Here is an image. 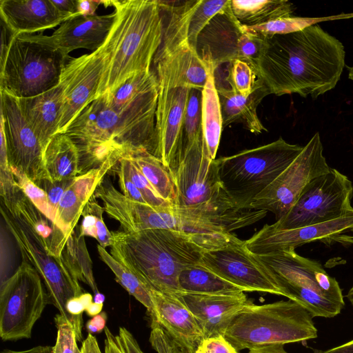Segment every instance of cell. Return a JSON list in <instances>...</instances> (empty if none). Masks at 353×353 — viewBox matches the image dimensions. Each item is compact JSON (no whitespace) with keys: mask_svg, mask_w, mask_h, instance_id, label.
I'll list each match as a JSON object with an SVG mask.
<instances>
[{"mask_svg":"<svg viewBox=\"0 0 353 353\" xmlns=\"http://www.w3.org/2000/svg\"><path fill=\"white\" fill-rule=\"evenodd\" d=\"M74 178L69 180L53 181L50 178H43L35 182L47 194L48 201L56 212L57 205Z\"/></svg>","mask_w":353,"mask_h":353,"instance_id":"43","label":"cell"},{"mask_svg":"<svg viewBox=\"0 0 353 353\" xmlns=\"http://www.w3.org/2000/svg\"><path fill=\"white\" fill-rule=\"evenodd\" d=\"M303 148L282 137L255 148L216 159L222 186L241 209H253L254 199L265 190Z\"/></svg>","mask_w":353,"mask_h":353,"instance_id":"5","label":"cell"},{"mask_svg":"<svg viewBox=\"0 0 353 353\" xmlns=\"http://www.w3.org/2000/svg\"><path fill=\"white\" fill-rule=\"evenodd\" d=\"M282 286L290 294V299L302 305L312 318H333L339 315L345 306V302L329 298L314 290L288 283H283Z\"/></svg>","mask_w":353,"mask_h":353,"instance_id":"34","label":"cell"},{"mask_svg":"<svg viewBox=\"0 0 353 353\" xmlns=\"http://www.w3.org/2000/svg\"><path fill=\"white\" fill-rule=\"evenodd\" d=\"M231 10L243 26H255L292 16L293 4L287 0H231Z\"/></svg>","mask_w":353,"mask_h":353,"instance_id":"29","label":"cell"},{"mask_svg":"<svg viewBox=\"0 0 353 353\" xmlns=\"http://www.w3.org/2000/svg\"><path fill=\"white\" fill-rule=\"evenodd\" d=\"M312 353H353V339L336 347L325 350L314 351Z\"/></svg>","mask_w":353,"mask_h":353,"instance_id":"54","label":"cell"},{"mask_svg":"<svg viewBox=\"0 0 353 353\" xmlns=\"http://www.w3.org/2000/svg\"><path fill=\"white\" fill-rule=\"evenodd\" d=\"M100 259L110 268L117 281L146 309L150 319L154 316V308L148 288L130 269L116 260L105 248L97 245Z\"/></svg>","mask_w":353,"mask_h":353,"instance_id":"32","label":"cell"},{"mask_svg":"<svg viewBox=\"0 0 353 353\" xmlns=\"http://www.w3.org/2000/svg\"><path fill=\"white\" fill-rule=\"evenodd\" d=\"M348 69V78L353 81V66L347 67Z\"/></svg>","mask_w":353,"mask_h":353,"instance_id":"60","label":"cell"},{"mask_svg":"<svg viewBox=\"0 0 353 353\" xmlns=\"http://www.w3.org/2000/svg\"><path fill=\"white\" fill-rule=\"evenodd\" d=\"M121 156L108 159L99 168L74 178L63 194L56 210L55 225L69 237L74 231L83 210L105 174L118 163Z\"/></svg>","mask_w":353,"mask_h":353,"instance_id":"23","label":"cell"},{"mask_svg":"<svg viewBox=\"0 0 353 353\" xmlns=\"http://www.w3.org/2000/svg\"><path fill=\"white\" fill-rule=\"evenodd\" d=\"M123 156L138 168L161 198L174 205L176 189L173 176L161 160L145 150L134 151Z\"/></svg>","mask_w":353,"mask_h":353,"instance_id":"31","label":"cell"},{"mask_svg":"<svg viewBox=\"0 0 353 353\" xmlns=\"http://www.w3.org/2000/svg\"><path fill=\"white\" fill-rule=\"evenodd\" d=\"M104 301H105V296L102 293L99 292L98 293L94 294V303H98V304H103Z\"/></svg>","mask_w":353,"mask_h":353,"instance_id":"58","label":"cell"},{"mask_svg":"<svg viewBox=\"0 0 353 353\" xmlns=\"http://www.w3.org/2000/svg\"><path fill=\"white\" fill-rule=\"evenodd\" d=\"M199 263L244 292H260L283 296L288 292L274 274L239 240L224 247L205 250Z\"/></svg>","mask_w":353,"mask_h":353,"instance_id":"14","label":"cell"},{"mask_svg":"<svg viewBox=\"0 0 353 353\" xmlns=\"http://www.w3.org/2000/svg\"><path fill=\"white\" fill-rule=\"evenodd\" d=\"M114 18V12L106 15H78L61 23L52 35L39 34L35 37L65 56L79 48L94 52L105 42Z\"/></svg>","mask_w":353,"mask_h":353,"instance_id":"22","label":"cell"},{"mask_svg":"<svg viewBox=\"0 0 353 353\" xmlns=\"http://www.w3.org/2000/svg\"><path fill=\"white\" fill-rule=\"evenodd\" d=\"M1 353H53L52 347L39 345L25 350H3Z\"/></svg>","mask_w":353,"mask_h":353,"instance_id":"56","label":"cell"},{"mask_svg":"<svg viewBox=\"0 0 353 353\" xmlns=\"http://www.w3.org/2000/svg\"><path fill=\"white\" fill-rule=\"evenodd\" d=\"M346 296H347V299L349 300L350 304L353 307V285L350 288Z\"/></svg>","mask_w":353,"mask_h":353,"instance_id":"59","label":"cell"},{"mask_svg":"<svg viewBox=\"0 0 353 353\" xmlns=\"http://www.w3.org/2000/svg\"><path fill=\"white\" fill-rule=\"evenodd\" d=\"M106 63L104 43L90 54L68 59L59 82L63 107L58 134L65 133L83 110L97 98Z\"/></svg>","mask_w":353,"mask_h":353,"instance_id":"17","label":"cell"},{"mask_svg":"<svg viewBox=\"0 0 353 353\" xmlns=\"http://www.w3.org/2000/svg\"><path fill=\"white\" fill-rule=\"evenodd\" d=\"M107 321V314L105 312H101L99 314L93 316L85 323V327L90 334H96L101 332L105 330Z\"/></svg>","mask_w":353,"mask_h":353,"instance_id":"50","label":"cell"},{"mask_svg":"<svg viewBox=\"0 0 353 353\" xmlns=\"http://www.w3.org/2000/svg\"><path fill=\"white\" fill-rule=\"evenodd\" d=\"M79 154V175L101 166L110 157L129 150L126 130L117 112L104 96L87 105L65 133Z\"/></svg>","mask_w":353,"mask_h":353,"instance_id":"9","label":"cell"},{"mask_svg":"<svg viewBox=\"0 0 353 353\" xmlns=\"http://www.w3.org/2000/svg\"><path fill=\"white\" fill-rule=\"evenodd\" d=\"M353 183L335 168L311 181L288 213L272 225L292 230L340 218L353 210Z\"/></svg>","mask_w":353,"mask_h":353,"instance_id":"11","label":"cell"},{"mask_svg":"<svg viewBox=\"0 0 353 353\" xmlns=\"http://www.w3.org/2000/svg\"><path fill=\"white\" fill-rule=\"evenodd\" d=\"M312 319L302 305L290 299L253 303L234 319L224 336L238 352L305 342L318 336Z\"/></svg>","mask_w":353,"mask_h":353,"instance_id":"4","label":"cell"},{"mask_svg":"<svg viewBox=\"0 0 353 353\" xmlns=\"http://www.w3.org/2000/svg\"><path fill=\"white\" fill-rule=\"evenodd\" d=\"M56 8L68 17H73L79 15L78 12V0H51Z\"/></svg>","mask_w":353,"mask_h":353,"instance_id":"49","label":"cell"},{"mask_svg":"<svg viewBox=\"0 0 353 353\" xmlns=\"http://www.w3.org/2000/svg\"><path fill=\"white\" fill-rule=\"evenodd\" d=\"M330 168L316 132L291 164L254 199L251 208L271 212L276 221L288 213L307 184Z\"/></svg>","mask_w":353,"mask_h":353,"instance_id":"12","label":"cell"},{"mask_svg":"<svg viewBox=\"0 0 353 353\" xmlns=\"http://www.w3.org/2000/svg\"><path fill=\"white\" fill-rule=\"evenodd\" d=\"M154 308L151 322H157L181 353H196L205 339L196 318L178 294L163 293L148 288Z\"/></svg>","mask_w":353,"mask_h":353,"instance_id":"20","label":"cell"},{"mask_svg":"<svg viewBox=\"0 0 353 353\" xmlns=\"http://www.w3.org/2000/svg\"><path fill=\"white\" fill-rule=\"evenodd\" d=\"M347 232H353V210L340 218L296 229L281 230L266 224L245 244L256 255L295 250L311 242L350 246L353 245V236L345 234Z\"/></svg>","mask_w":353,"mask_h":353,"instance_id":"16","label":"cell"},{"mask_svg":"<svg viewBox=\"0 0 353 353\" xmlns=\"http://www.w3.org/2000/svg\"><path fill=\"white\" fill-rule=\"evenodd\" d=\"M263 41L244 30L233 14L230 5L200 32L196 51L206 68L214 72L222 65L238 59L249 63L256 74Z\"/></svg>","mask_w":353,"mask_h":353,"instance_id":"13","label":"cell"},{"mask_svg":"<svg viewBox=\"0 0 353 353\" xmlns=\"http://www.w3.org/2000/svg\"><path fill=\"white\" fill-rule=\"evenodd\" d=\"M104 212V208L92 196L83 210L81 215L83 219L80 226L79 235L92 237L98 241L99 245L105 248L111 246L112 235L103 221Z\"/></svg>","mask_w":353,"mask_h":353,"instance_id":"36","label":"cell"},{"mask_svg":"<svg viewBox=\"0 0 353 353\" xmlns=\"http://www.w3.org/2000/svg\"><path fill=\"white\" fill-rule=\"evenodd\" d=\"M215 85L219 98L223 128L234 123H241L256 134L267 131L258 117L256 109L263 99L270 92L259 78L256 80L253 91L248 97L238 93L230 84L227 86L221 83H215Z\"/></svg>","mask_w":353,"mask_h":353,"instance_id":"25","label":"cell"},{"mask_svg":"<svg viewBox=\"0 0 353 353\" xmlns=\"http://www.w3.org/2000/svg\"><path fill=\"white\" fill-rule=\"evenodd\" d=\"M256 256L281 286L283 283L297 285L345 302L336 279L330 276L319 262L299 255L294 249Z\"/></svg>","mask_w":353,"mask_h":353,"instance_id":"19","label":"cell"},{"mask_svg":"<svg viewBox=\"0 0 353 353\" xmlns=\"http://www.w3.org/2000/svg\"><path fill=\"white\" fill-rule=\"evenodd\" d=\"M231 0H199L190 16L188 37L190 45L196 50L200 32L218 14L228 10Z\"/></svg>","mask_w":353,"mask_h":353,"instance_id":"37","label":"cell"},{"mask_svg":"<svg viewBox=\"0 0 353 353\" xmlns=\"http://www.w3.org/2000/svg\"><path fill=\"white\" fill-rule=\"evenodd\" d=\"M190 88L159 85L156 111V157L174 173L183 153V122Z\"/></svg>","mask_w":353,"mask_h":353,"instance_id":"18","label":"cell"},{"mask_svg":"<svg viewBox=\"0 0 353 353\" xmlns=\"http://www.w3.org/2000/svg\"><path fill=\"white\" fill-rule=\"evenodd\" d=\"M45 170L53 181L72 179L79 176V154L70 139L63 133L54 135L47 145L43 155Z\"/></svg>","mask_w":353,"mask_h":353,"instance_id":"27","label":"cell"},{"mask_svg":"<svg viewBox=\"0 0 353 353\" xmlns=\"http://www.w3.org/2000/svg\"><path fill=\"white\" fill-rule=\"evenodd\" d=\"M112 235L110 254L148 288L163 293L180 292V273L199 264L206 250L192 236L177 230H118Z\"/></svg>","mask_w":353,"mask_h":353,"instance_id":"3","label":"cell"},{"mask_svg":"<svg viewBox=\"0 0 353 353\" xmlns=\"http://www.w3.org/2000/svg\"><path fill=\"white\" fill-rule=\"evenodd\" d=\"M69 58L35 34L14 35L0 61V89L19 99L44 93L59 85Z\"/></svg>","mask_w":353,"mask_h":353,"instance_id":"8","label":"cell"},{"mask_svg":"<svg viewBox=\"0 0 353 353\" xmlns=\"http://www.w3.org/2000/svg\"><path fill=\"white\" fill-rule=\"evenodd\" d=\"M103 304L91 303L86 308L85 312L90 316H94L101 312Z\"/></svg>","mask_w":353,"mask_h":353,"instance_id":"57","label":"cell"},{"mask_svg":"<svg viewBox=\"0 0 353 353\" xmlns=\"http://www.w3.org/2000/svg\"><path fill=\"white\" fill-rule=\"evenodd\" d=\"M50 297L38 272L23 260L1 284L0 336L3 341L31 337Z\"/></svg>","mask_w":353,"mask_h":353,"instance_id":"10","label":"cell"},{"mask_svg":"<svg viewBox=\"0 0 353 353\" xmlns=\"http://www.w3.org/2000/svg\"><path fill=\"white\" fill-rule=\"evenodd\" d=\"M0 14L1 21L15 35L53 28L70 19L51 0H1Z\"/></svg>","mask_w":353,"mask_h":353,"instance_id":"24","label":"cell"},{"mask_svg":"<svg viewBox=\"0 0 353 353\" xmlns=\"http://www.w3.org/2000/svg\"><path fill=\"white\" fill-rule=\"evenodd\" d=\"M116 342L123 353H144L132 334L124 327H119Z\"/></svg>","mask_w":353,"mask_h":353,"instance_id":"47","label":"cell"},{"mask_svg":"<svg viewBox=\"0 0 353 353\" xmlns=\"http://www.w3.org/2000/svg\"><path fill=\"white\" fill-rule=\"evenodd\" d=\"M12 172L19 188L37 209L54 223L56 212L51 206L46 193L24 174Z\"/></svg>","mask_w":353,"mask_h":353,"instance_id":"41","label":"cell"},{"mask_svg":"<svg viewBox=\"0 0 353 353\" xmlns=\"http://www.w3.org/2000/svg\"><path fill=\"white\" fill-rule=\"evenodd\" d=\"M1 130L12 171L33 182L49 178L44 167L45 148L28 123L19 99L1 90Z\"/></svg>","mask_w":353,"mask_h":353,"instance_id":"15","label":"cell"},{"mask_svg":"<svg viewBox=\"0 0 353 353\" xmlns=\"http://www.w3.org/2000/svg\"><path fill=\"white\" fill-rule=\"evenodd\" d=\"M1 214L8 231L17 243L23 260L39 274L52 303L75 331L77 339H83V320L71 316L66 310L69 300L83 293L79 280L64 256L50 253L46 242L14 208L1 204Z\"/></svg>","mask_w":353,"mask_h":353,"instance_id":"7","label":"cell"},{"mask_svg":"<svg viewBox=\"0 0 353 353\" xmlns=\"http://www.w3.org/2000/svg\"><path fill=\"white\" fill-rule=\"evenodd\" d=\"M119 163L138 188L148 205L157 208L173 205L159 196L150 182L128 158L123 156Z\"/></svg>","mask_w":353,"mask_h":353,"instance_id":"39","label":"cell"},{"mask_svg":"<svg viewBox=\"0 0 353 353\" xmlns=\"http://www.w3.org/2000/svg\"><path fill=\"white\" fill-rule=\"evenodd\" d=\"M114 169L118 176V182L122 194L132 200L147 203L138 188L131 181L119 162Z\"/></svg>","mask_w":353,"mask_h":353,"instance_id":"46","label":"cell"},{"mask_svg":"<svg viewBox=\"0 0 353 353\" xmlns=\"http://www.w3.org/2000/svg\"><path fill=\"white\" fill-rule=\"evenodd\" d=\"M101 4V1L78 0V12L79 15H94L98 6Z\"/></svg>","mask_w":353,"mask_h":353,"instance_id":"51","label":"cell"},{"mask_svg":"<svg viewBox=\"0 0 353 353\" xmlns=\"http://www.w3.org/2000/svg\"><path fill=\"white\" fill-rule=\"evenodd\" d=\"M197 1H158L163 32L153 63L159 86L202 90L205 84L208 70L188 37L190 18Z\"/></svg>","mask_w":353,"mask_h":353,"instance_id":"6","label":"cell"},{"mask_svg":"<svg viewBox=\"0 0 353 353\" xmlns=\"http://www.w3.org/2000/svg\"><path fill=\"white\" fill-rule=\"evenodd\" d=\"M57 328L55 345L52 347L53 353H81L77 341L75 331L68 321L60 314L54 317Z\"/></svg>","mask_w":353,"mask_h":353,"instance_id":"42","label":"cell"},{"mask_svg":"<svg viewBox=\"0 0 353 353\" xmlns=\"http://www.w3.org/2000/svg\"><path fill=\"white\" fill-rule=\"evenodd\" d=\"M81 350V353H102L96 337L90 333L83 341Z\"/></svg>","mask_w":353,"mask_h":353,"instance_id":"52","label":"cell"},{"mask_svg":"<svg viewBox=\"0 0 353 353\" xmlns=\"http://www.w3.org/2000/svg\"><path fill=\"white\" fill-rule=\"evenodd\" d=\"M104 331L105 334V339L104 340V353H123L116 342L115 336L109 328L105 327Z\"/></svg>","mask_w":353,"mask_h":353,"instance_id":"53","label":"cell"},{"mask_svg":"<svg viewBox=\"0 0 353 353\" xmlns=\"http://www.w3.org/2000/svg\"><path fill=\"white\" fill-rule=\"evenodd\" d=\"M19 101L28 123L46 149L58 134L63 107L61 86L59 83L44 93Z\"/></svg>","mask_w":353,"mask_h":353,"instance_id":"26","label":"cell"},{"mask_svg":"<svg viewBox=\"0 0 353 353\" xmlns=\"http://www.w3.org/2000/svg\"><path fill=\"white\" fill-rule=\"evenodd\" d=\"M263 39L256 74L270 94H298L315 99L340 80L344 46L319 25Z\"/></svg>","mask_w":353,"mask_h":353,"instance_id":"1","label":"cell"},{"mask_svg":"<svg viewBox=\"0 0 353 353\" xmlns=\"http://www.w3.org/2000/svg\"><path fill=\"white\" fill-rule=\"evenodd\" d=\"M103 5L114 8L115 18L104 42L107 63L97 98L112 94L134 74L150 70L163 32L158 1H103Z\"/></svg>","mask_w":353,"mask_h":353,"instance_id":"2","label":"cell"},{"mask_svg":"<svg viewBox=\"0 0 353 353\" xmlns=\"http://www.w3.org/2000/svg\"><path fill=\"white\" fill-rule=\"evenodd\" d=\"M196 353H239L223 335L205 338Z\"/></svg>","mask_w":353,"mask_h":353,"instance_id":"45","label":"cell"},{"mask_svg":"<svg viewBox=\"0 0 353 353\" xmlns=\"http://www.w3.org/2000/svg\"><path fill=\"white\" fill-rule=\"evenodd\" d=\"M176 294L196 318L205 338L224 336L234 319L254 303L244 292L232 294Z\"/></svg>","mask_w":353,"mask_h":353,"instance_id":"21","label":"cell"},{"mask_svg":"<svg viewBox=\"0 0 353 353\" xmlns=\"http://www.w3.org/2000/svg\"><path fill=\"white\" fill-rule=\"evenodd\" d=\"M201 100L202 90L191 88L184 117L183 152L202 134Z\"/></svg>","mask_w":353,"mask_h":353,"instance_id":"38","label":"cell"},{"mask_svg":"<svg viewBox=\"0 0 353 353\" xmlns=\"http://www.w3.org/2000/svg\"><path fill=\"white\" fill-rule=\"evenodd\" d=\"M248 353H289L285 348L284 345L276 344L255 348L248 350Z\"/></svg>","mask_w":353,"mask_h":353,"instance_id":"55","label":"cell"},{"mask_svg":"<svg viewBox=\"0 0 353 353\" xmlns=\"http://www.w3.org/2000/svg\"><path fill=\"white\" fill-rule=\"evenodd\" d=\"M180 292L199 294H232L244 292L200 263L187 268L179 276Z\"/></svg>","mask_w":353,"mask_h":353,"instance_id":"30","label":"cell"},{"mask_svg":"<svg viewBox=\"0 0 353 353\" xmlns=\"http://www.w3.org/2000/svg\"><path fill=\"white\" fill-rule=\"evenodd\" d=\"M206 68L208 74L202 90L201 100L202 134L208 153L214 160L223 129V120L214 70L210 68Z\"/></svg>","mask_w":353,"mask_h":353,"instance_id":"28","label":"cell"},{"mask_svg":"<svg viewBox=\"0 0 353 353\" xmlns=\"http://www.w3.org/2000/svg\"><path fill=\"white\" fill-rule=\"evenodd\" d=\"M353 14L336 16L309 18L300 17H287L270 21L255 26H243L244 30L261 39H268L275 35L286 34L301 30L308 26L315 25L319 21L352 17Z\"/></svg>","mask_w":353,"mask_h":353,"instance_id":"35","label":"cell"},{"mask_svg":"<svg viewBox=\"0 0 353 353\" xmlns=\"http://www.w3.org/2000/svg\"><path fill=\"white\" fill-rule=\"evenodd\" d=\"M149 341L157 353H181L179 348L158 323H152Z\"/></svg>","mask_w":353,"mask_h":353,"instance_id":"44","label":"cell"},{"mask_svg":"<svg viewBox=\"0 0 353 353\" xmlns=\"http://www.w3.org/2000/svg\"><path fill=\"white\" fill-rule=\"evenodd\" d=\"M92 296L90 293H83L80 296L69 300L66 304L68 314L74 318L83 320V312L92 303Z\"/></svg>","mask_w":353,"mask_h":353,"instance_id":"48","label":"cell"},{"mask_svg":"<svg viewBox=\"0 0 353 353\" xmlns=\"http://www.w3.org/2000/svg\"><path fill=\"white\" fill-rule=\"evenodd\" d=\"M230 63V70L225 79L238 93L249 96L258 79L256 72L249 63L237 59Z\"/></svg>","mask_w":353,"mask_h":353,"instance_id":"40","label":"cell"},{"mask_svg":"<svg viewBox=\"0 0 353 353\" xmlns=\"http://www.w3.org/2000/svg\"><path fill=\"white\" fill-rule=\"evenodd\" d=\"M63 256L79 281L87 284L94 294L98 293L92 271V263L84 236L77 234L74 231L68 239Z\"/></svg>","mask_w":353,"mask_h":353,"instance_id":"33","label":"cell"}]
</instances>
